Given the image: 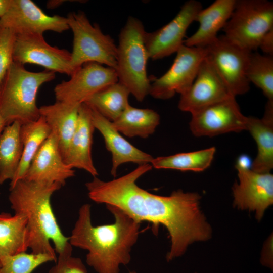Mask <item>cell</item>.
Wrapping results in <instances>:
<instances>
[{
	"label": "cell",
	"instance_id": "ffe728a7",
	"mask_svg": "<svg viewBox=\"0 0 273 273\" xmlns=\"http://www.w3.org/2000/svg\"><path fill=\"white\" fill-rule=\"evenodd\" d=\"M236 0H216L197 14L195 21L199 23L197 31L185 39L184 44L190 47L204 48L213 42L218 36V32L223 29L230 19Z\"/></svg>",
	"mask_w": 273,
	"mask_h": 273
},
{
	"label": "cell",
	"instance_id": "30bf717a",
	"mask_svg": "<svg viewBox=\"0 0 273 273\" xmlns=\"http://www.w3.org/2000/svg\"><path fill=\"white\" fill-rule=\"evenodd\" d=\"M114 69L95 62L84 64L70 79L54 88L56 101L80 105L106 87L118 82Z\"/></svg>",
	"mask_w": 273,
	"mask_h": 273
},
{
	"label": "cell",
	"instance_id": "ba28073f",
	"mask_svg": "<svg viewBox=\"0 0 273 273\" xmlns=\"http://www.w3.org/2000/svg\"><path fill=\"white\" fill-rule=\"evenodd\" d=\"M206 58L211 63L225 84L230 93L236 97L250 89L246 70L251 52L220 35L204 47Z\"/></svg>",
	"mask_w": 273,
	"mask_h": 273
},
{
	"label": "cell",
	"instance_id": "603a6c76",
	"mask_svg": "<svg viewBox=\"0 0 273 273\" xmlns=\"http://www.w3.org/2000/svg\"><path fill=\"white\" fill-rule=\"evenodd\" d=\"M28 239L27 220L24 216L0 213V266L7 257L26 252Z\"/></svg>",
	"mask_w": 273,
	"mask_h": 273
},
{
	"label": "cell",
	"instance_id": "4fadbf2b",
	"mask_svg": "<svg viewBox=\"0 0 273 273\" xmlns=\"http://www.w3.org/2000/svg\"><path fill=\"white\" fill-rule=\"evenodd\" d=\"M0 27L16 35H43L48 31L62 33L69 29L66 17L49 16L31 0H11L8 10L0 18Z\"/></svg>",
	"mask_w": 273,
	"mask_h": 273
},
{
	"label": "cell",
	"instance_id": "9c48e42d",
	"mask_svg": "<svg viewBox=\"0 0 273 273\" xmlns=\"http://www.w3.org/2000/svg\"><path fill=\"white\" fill-rule=\"evenodd\" d=\"M167 71L151 79L149 95L155 99L167 100L176 93L186 92L194 82L199 66L206 57L204 48L183 45Z\"/></svg>",
	"mask_w": 273,
	"mask_h": 273
},
{
	"label": "cell",
	"instance_id": "e575fe53",
	"mask_svg": "<svg viewBox=\"0 0 273 273\" xmlns=\"http://www.w3.org/2000/svg\"><path fill=\"white\" fill-rule=\"evenodd\" d=\"M11 0H0V18H2L8 10Z\"/></svg>",
	"mask_w": 273,
	"mask_h": 273
},
{
	"label": "cell",
	"instance_id": "3957f363",
	"mask_svg": "<svg viewBox=\"0 0 273 273\" xmlns=\"http://www.w3.org/2000/svg\"><path fill=\"white\" fill-rule=\"evenodd\" d=\"M62 186L18 180L10 187L9 200L15 214L24 216L28 232V248L36 254L57 257L71 245L62 232L53 212L51 198Z\"/></svg>",
	"mask_w": 273,
	"mask_h": 273
},
{
	"label": "cell",
	"instance_id": "d4e9b609",
	"mask_svg": "<svg viewBox=\"0 0 273 273\" xmlns=\"http://www.w3.org/2000/svg\"><path fill=\"white\" fill-rule=\"evenodd\" d=\"M160 119V115L152 109H140L129 105L112 124L119 132L127 136L146 138L154 132Z\"/></svg>",
	"mask_w": 273,
	"mask_h": 273
},
{
	"label": "cell",
	"instance_id": "277c9868",
	"mask_svg": "<svg viewBox=\"0 0 273 273\" xmlns=\"http://www.w3.org/2000/svg\"><path fill=\"white\" fill-rule=\"evenodd\" d=\"M47 70L31 72L24 65L13 62L0 85V115L7 125L17 121L22 124L40 117L36 96L40 87L55 78Z\"/></svg>",
	"mask_w": 273,
	"mask_h": 273
},
{
	"label": "cell",
	"instance_id": "2e32d148",
	"mask_svg": "<svg viewBox=\"0 0 273 273\" xmlns=\"http://www.w3.org/2000/svg\"><path fill=\"white\" fill-rule=\"evenodd\" d=\"M239 182L233 188L234 205L242 210L255 212L261 219L265 210L273 203V175L251 169L236 167Z\"/></svg>",
	"mask_w": 273,
	"mask_h": 273
},
{
	"label": "cell",
	"instance_id": "d590c367",
	"mask_svg": "<svg viewBox=\"0 0 273 273\" xmlns=\"http://www.w3.org/2000/svg\"><path fill=\"white\" fill-rule=\"evenodd\" d=\"M6 126L7 124L6 121L0 115V134Z\"/></svg>",
	"mask_w": 273,
	"mask_h": 273
},
{
	"label": "cell",
	"instance_id": "6da1fadb",
	"mask_svg": "<svg viewBox=\"0 0 273 273\" xmlns=\"http://www.w3.org/2000/svg\"><path fill=\"white\" fill-rule=\"evenodd\" d=\"M152 168L150 163L140 165L110 181L93 177L85 186L88 197L95 202L116 206L140 223H151L156 231L160 224L165 226L171 240L166 256L170 261L183 255L192 243L210 238L211 229L200 210L198 193L178 190L163 196L137 185L136 180Z\"/></svg>",
	"mask_w": 273,
	"mask_h": 273
},
{
	"label": "cell",
	"instance_id": "52a82bcc",
	"mask_svg": "<svg viewBox=\"0 0 273 273\" xmlns=\"http://www.w3.org/2000/svg\"><path fill=\"white\" fill-rule=\"evenodd\" d=\"M273 28V3L267 0H236L231 16L222 29L231 42L252 52Z\"/></svg>",
	"mask_w": 273,
	"mask_h": 273
},
{
	"label": "cell",
	"instance_id": "f1b7e54d",
	"mask_svg": "<svg viewBox=\"0 0 273 273\" xmlns=\"http://www.w3.org/2000/svg\"><path fill=\"white\" fill-rule=\"evenodd\" d=\"M246 77L262 91L267 101L273 102V57L250 53L246 70Z\"/></svg>",
	"mask_w": 273,
	"mask_h": 273
},
{
	"label": "cell",
	"instance_id": "8fae6325",
	"mask_svg": "<svg viewBox=\"0 0 273 273\" xmlns=\"http://www.w3.org/2000/svg\"><path fill=\"white\" fill-rule=\"evenodd\" d=\"M202 9L200 2L188 1L169 22L153 32H146L145 42L149 59L159 60L176 53L184 45L188 27Z\"/></svg>",
	"mask_w": 273,
	"mask_h": 273
},
{
	"label": "cell",
	"instance_id": "ac0fdd59",
	"mask_svg": "<svg viewBox=\"0 0 273 273\" xmlns=\"http://www.w3.org/2000/svg\"><path fill=\"white\" fill-rule=\"evenodd\" d=\"M90 108L94 126L102 135L106 148L112 155L111 173L113 177L116 176L118 167L123 163L150 164L154 158L151 155L128 142L114 127L112 121Z\"/></svg>",
	"mask_w": 273,
	"mask_h": 273
},
{
	"label": "cell",
	"instance_id": "f546056e",
	"mask_svg": "<svg viewBox=\"0 0 273 273\" xmlns=\"http://www.w3.org/2000/svg\"><path fill=\"white\" fill-rule=\"evenodd\" d=\"M57 257L48 254L20 252L7 257L0 266V273H32L41 265L56 262Z\"/></svg>",
	"mask_w": 273,
	"mask_h": 273
},
{
	"label": "cell",
	"instance_id": "e0dca14e",
	"mask_svg": "<svg viewBox=\"0 0 273 273\" xmlns=\"http://www.w3.org/2000/svg\"><path fill=\"white\" fill-rule=\"evenodd\" d=\"M74 175L73 168L63 159L57 137L51 132L35 155L22 179L40 183H59L63 186L67 179Z\"/></svg>",
	"mask_w": 273,
	"mask_h": 273
},
{
	"label": "cell",
	"instance_id": "836d02e7",
	"mask_svg": "<svg viewBox=\"0 0 273 273\" xmlns=\"http://www.w3.org/2000/svg\"><path fill=\"white\" fill-rule=\"evenodd\" d=\"M252 163L250 159L247 155H242L238 157L235 167L251 169Z\"/></svg>",
	"mask_w": 273,
	"mask_h": 273
},
{
	"label": "cell",
	"instance_id": "d6a6232c",
	"mask_svg": "<svg viewBox=\"0 0 273 273\" xmlns=\"http://www.w3.org/2000/svg\"><path fill=\"white\" fill-rule=\"evenodd\" d=\"M258 48L267 56H273V28L270 29L262 38Z\"/></svg>",
	"mask_w": 273,
	"mask_h": 273
},
{
	"label": "cell",
	"instance_id": "4316f807",
	"mask_svg": "<svg viewBox=\"0 0 273 273\" xmlns=\"http://www.w3.org/2000/svg\"><path fill=\"white\" fill-rule=\"evenodd\" d=\"M130 94L128 89L118 81L96 93L84 103L113 122L129 105Z\"/></svg>",
	"mask_w": 273,
	"mask_h": 273
},
{
	"label": "cell",
	"instance_id": "7402d4cb",
	"mask_svg": "<svg viewBox=\"0 0 273 273\" xmlns=\"http://www.w3.org/2000/svg\"><path fill=\"white\" fill-rule=\"evenodd\" d=\"M80 105L56 101L54 104L39 107L40 116L57 138L62 158L75 131Z\"/></svg>",
	"mask_w": 273,
	"mask_h": 273
},
{
	"label": "cell",
	"instance_id": "44dd1931",
	"mask_svg": "<svg viewBox=\"0 0 273 273\" xmlns=\"http://www.w3.org/2000/svg\"><path fill=\"white\" fill-rule=\"evenodd\" d=\"M247 130L257 146L251 169L258 173H270L273 168V102L267 101L262 118L248 117Z\"/></svg>",
	"mask_w": 273,
	"mask_h": 273
},
{
	"label": "cell",
	"instance_id": "9a60e30c",
	"mask_svg": "<svg viewBox=\"0 0 273 273\" xmlns=\"http://www.w3.org/2000/svg\"><path fill=\"white\" fill-rule=\"evenodd\" d=\"M232 96L222 78L205 57L192 84L180 95L178 108L193 115Z\"/></svg>",
	"mask_w": 273,
	"mask_h": 273
},
{
	"label": "cell",
	"instance_id": "83f0119b",
	"mask_svg": "<svg viewBox=\"0 0 273 273\" xmlns=\"http://www.w3.org/2000/svg\"><path fill=\"white\" fill-rule=\"evenodd\" d=\"M216 152L214 147L190 152L154 158L150 164L156 169L203 171L211 165Z\"/></svg>",
	"mask_w": 273,
	"mask_h": 273
},
{
	"label": "cell",
	"instance_id": "7a4b0ae2",
	"mask_svg": "<svg viewBox=\"0 0 273 273\" xmlns=\"http://www.w3.org/2000/svg\"><path fill=\"white\" fill-rule=\"evenodd\" d=\"M106 207L114 222L94 226L90 204L82 205L69 237V243L87 251L86 262L97 273H120V265L130 262V252L138 241L141 223L116 206Z\"/></svg>",
	"mask_w": 273,
	"mask_h": 273
},
{
	"label": "cell",
	"instance_id": "484cf974",
	"mask_svg": "<svg viewBox=\"0 0 273 273\" xmlns=\"http://www.w3.org/2000/svg\"><path fill=\"white\" fill-rule=\"evenodd\" d=\"M51 133L44 119L40 117L36 120L21 125L20 135L23 144L21 162L14 179L10 187L24 177L33 157Z\"/></svg>",
	"mask_w": 273,
	"mask_h": 273
},
{
	"label": "cell",
	"instance_id": "4dcf8cb0",
	"mask_svg": "<svg viewBox=\"0 0 273 273\" xmlns=\"http://www.w3.org/2000/svg\"><path fill=\"white\" fill-rule=\"evenodd\" d=\"M16 34L11 29L0 27V85L13 62Z\"/></svg>",
	"mask_w": 273,
	"mask_h": 273
},
{
	"label": "cell",
	"instance_id": "5bb4252c",
	"mask_svg": "<svg viewBox=\"0 0 273 273\" xmlns=\"http://www.w3.org/2000/svg\"><path fill=\"white\" fill-rule=\"evenodd\" d=\"M247 121L232 96L192 115L189 126L194 135L211 137L247 130Z\"/></svg>",
	"mask_w": 273,
	"mask_h": 273
},
{
	"label": "cell",
	"instance_id": "cb8c5ba5",
	"mask_svg": "<svg viewBox=\"0 0 273 273\" xmlns=\"http://www.w3.org/2000/svg\"><path fill=\"white\" fill-rule=\"evenodd\" d=\"M21 126L19 122H14L0 134V185L8 180L12 181L18 171L23 153Z\"/></svg>",
	"mask_w": 273,
	"mask_h": 273
},
{
	"label": "cell",
	"instance_id": "d6986e66",
	"mask_svg": "<svg viewBox=\"0 0 273 273\" xmlns=\"http://www.w3.org/2000/svg\"><path fill=\"white\" fill-rule=\"evenodd\" d=\"M95 129L92 121V109L88 104L82 103L79 106L75 131L63 157L66 164L73 168L84 170L93 177L98 175L92 156Z\"/></svg>",
	"mask_w": 273,
	"mask_h": 273
},
{
	"label": "cell",
	"instance_id": "1f68e13d",
	"mask_svg": "<svg viewBox=\"0 0 273 273\" xmlns=\"http://www.w3.org/2000/svg\"><path fill=\"white\" fill-rule=\"evenodd\" d=\"M72 246L68 247L59 254L55 265L51 268L49 273H87V269L78 257L72 256ZM129 273H136L131 271Z\"/></svg>",
	"mask_w": 273,
	"mask_h": 273
},
{
	"label": "cell",
	"instance_id": "5b68a950",
	"mask_svg": "<svg viewBox=\"0 0 273 273\" xmlns=\"http://www.w3.org/2000/svg\"><path fill=\"white\" fill-rule=\"evenodd\" d=\"M146 31L138 18L129 17L119 35L115 69L118 82L139 101L149 94L151 79L147 75L149 57L145 46Z\"/></svg>",
	"mask_w": 273,
	"mask_h": 273
},
{
	"label": "cell",
	"instance_id": "7c38bea8",
	"mask_svg": "<svg viewBox=\"0 0 273 273\" xmlns=\"http://www.w3.org/2000/svg\"><path fill=\"white\" fill-rule=\"evenodd\" d=\"M71 52L48 43L43 35H16L13 62L24 65L33 64L46 70L71 76L74 72L71 66Z\"/></svg>",
	"mask_w": 273,
	"mask_h": 273
},
{
	"label": "cell",
	"instance_id": "8992f818",
	"mask_svg": "<svg viewBox=\"0 0 273 273\" xmlns=\"http://www.w3.org/2000/svg\"><path fill=\"white\" fill-rule=\"evenodd\" d=\"M66 18L73 34L71 66L74 72L88 62L115 69L117 49L113 39L103 33L97 24H92L82 11L71 12Z\"/></svg>",
	"mask_w": 273,
	"mask_h": 273
}]
</instances>
